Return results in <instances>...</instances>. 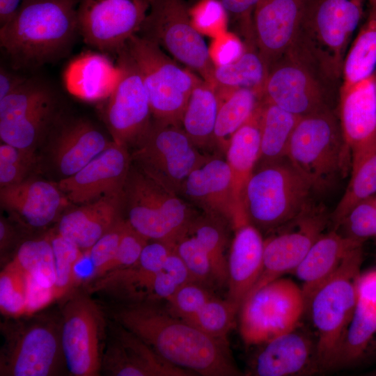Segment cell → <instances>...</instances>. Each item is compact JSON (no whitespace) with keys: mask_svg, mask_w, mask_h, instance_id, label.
Returning <instances> with one entry per match:
<instances>
[{"mask_svg":"<svg viewBox=\"0 0 376 376\" xmlns=\"http://www.w3.org/2000/svg\"><path fill=\"white\" fill-rule=\"evenodd\" d=\"M115 317L120 326L175 366L204 376L240 375L227 342L206 334L171 312L138 304L120 309Z\"/></svg>","mask_w":376,"mask_h":376,"instance_id":"6da1fadb","label":"cell"},{"mask_svg":"<svg viewBox=\"0 0 376 376\" xmlns=\"http://www.w3.org/2000/svg\"><path fill=\"white\" fill-rule=\"evenodd\" d=\"M80 0H24L0 28V46L15 70L33 69L69 53L79 32Z\"/></svg>","mask_w":376,"mask_h":376,"instance_id":"7a4b0ae2","label":"cell"},{"mask_svg":"<svg viewBox=\"0 0 376 376\" xmlns=\"http://www.w3.org/2000/svg\"><path fill=\"white\" fill-rule=\"evenodd\" d=\"M287 159L313 191L330 187L350 171L347 147L338 115L332 109L301 116L292 134Z\"/></svg>","mask_w":376,"mask_h":376,"instance_id":"3957f363","label":"cell"},{"mask_svg":"<svg viewBox=\"0 0 376 376\" xmlns=\"http://www.w3.org/2000/svg\"><path fill=\"white\" fill-rule=\"evenodd\" d=\"M366 0H306L292 47L342 81L343 62Z\"/></svg>","mask_w":376,"mask_h":376,"instance_id":"277c9868","label":"cell"},{"mask_svg":"<svg viewBox=\"0 0 376 376\" xmlns=\"http://www.w3.org/2000/svg\"><path fill=\"white\" fill-rule=\"evenodd\" d=\"M127 221L148 240L173 245L196 215L192 205L138 165H131L122 194Z\"/></svg>","mask_w":376,"mask_h":376,"instance_id":"5b68a950","label":"cell"},{"mask_svg":"<svg viewBox=\"0 0 376 376\" xmlns=\"http://www.w3.org/2000/svg\"><path fill=\"white\" fill-rule=\"evenodd\" d=\"M363 244L352 249L336 272L314 292L309 312L318 333L316 358L320 372L332 369L358 297L357 281L361 274Z\"/></svg>","mask_w":376,"mask_h":376,"instance_id":"8992f818","label":"cell"},{"mask_svg":"<svg viewBox=\"0 0 376 376\" xmlns=\"http://www.w3.org/2000/svg\"><path fill=\"white\" fill-rule=\"evenodd\" d=\"M246 186L243 205L249 221L259 230L274 231L310 204V184L287 158L260 163Z\"/></svg>","mask_w":376,"mask_h":376,"instance_id":"52a82bcc","label":"cell"},{"mask_svg":"<svg viewBox=\"0 0 376 376\" xmlns=\"http://www.w3.org/2000/svg\"><path fill=\"white\" fill-rule=\"evenodd\" d=\"M342 82L306 54L291 47L268 69L261 99L299 116L332 109Z\"/></svg>","mask_w":376,"mask_h":376,"instance_id":"ba28073f","label":"cell"},{"mask_svg":"<svg viewBox=\"0 0 376 376\" xmlns=\"http://www.w3.org/2000/svg\"><path fill=\"white\" fill-rule=\"evenodd\" d=\"M125 48L143 79L152 119L181 126L190 94L201 79L176 64L158 44L141 35L131 38Z\"/></svg>","mask_w":376,"mask_h":376,"instance_id":"9c48e42d","label":"cell"},{"mask_svg":"<svg viewBox=\"0 0 376 376\" xmlns=\"http://www.w3.org/2000/svg\"><path fill=\"white\" fill-rule=\"evenodd\" d=\"M240 310L243 341L249 345H262L295 329L306 304L299 285L278 278L251 292Z\"/></svg>","mask_w":376,"mask_h":376,"instance_id":"30bf717a","label":"cell"},{"mask_svg":"<svg viewBox=\"0 0 376 376\" xmlns=\"http://www.w3.org/2000/svg\"><path fill=\"white\" fill-rule=\"evenodd\" d=\"M134 146L132 161L178 194L187 176L209 157L180 125L154 119Z\"/></svg>","mask_w":376,"mask_h":376,"instance_id":"8fae6325","label":"cell"},{"mask_svg":"<svg viewBox=\"0 0 376 376\" xmlns=\"http://www.w3.org/2000/svg\"><path fill=\"white\" fill-rule=\"evenodd\" d=\"M141 35L165 49L178 61L212 84L215 64L182 0H150Z\"/></svg>","mask_w":376,"mask_h":376,"instance_id":"7c38bea8","label":"cell"},{"mask_svg":"<svg viewBox=\"0 0 376 376\" xmlns=\"http://www.w3.org/2000/svg\"><path fill=\"white\" fill-rule=\"evenodd\" d=\"M149 8L150 0H80L79 34L89 46L116 54L140 32Z\"/></svg>","mask_w":376,"mask_h":376,"instance_id":"4fadbf2b","label":"cell"},{"mask_svg":"<svg viewBox=\"0 0 376 376\" xmlns=\"http://www.w3.org/2000/svg\"><path fill=\"white\" fill-rule=\"evenodd\" d=\"M116 55L119 75L107 98L104 117L112 140L128 147L146 131L152 114L143 79L125 45Z\"/></svg>","mask_w":376,"mask_h":376,"instance_id":"5bb4252c","label":"cell"},{"mask_svg":"<svg viewBox=\"0 0 376 376\" xmlns=\"http://www.w3.org/2000/svg\"><path fill=\"white\" fill-rule=\"evenodd\" d=\"M64 362L61 324L50 320L22 326L8 338L1 351L0 375L50 376L58 373Z\"/></svg>","mask_w":376,"mask_h":376,"instance_id":"9a60e30c","label":"cell"},{"mask_svg":"<svg viewBox=\"0 0 376 376\" xmlns=\"http://www.w3.org/2000/svg\"><path fill=\"white\" fill-rule=\"evenodd\" d=\"M62 315L61 340L69 373L75 376L98 375L102 363L101 311L88 297L76 295L66 301Z\"/></svg>","mask_w":376,"mask_h":376,"instance_id":"2e32d148","label":"cell"},{"mask_svg":"<svg viewBox=\"0 0 376 376\" xmlns=\"http://www.w3.org/2000/svg\"><path fill=\"white\" fill-rule=\"evenodd\" d=\"M328 221L325 210L311 203L294 219L265 239L262 271L251 292L285 273H292L323 234Z\"/></svg>","mask_w":376,"mask_h":376,"instance_id":"e0dca14e","label":"cell"},{"mask_svg":"<svg viewBox=\"0 0 376 376\" xmlns=\"http://www.w3.org/2000/svg\"><path fill=\"white\" fill-rule=\"evenodd\" d=\"M180 195L203 212L224 219L233 230L249 222L235 203L230 167L219 156L210 155L193 170L182 183Z\"/></svg>","mask_w":376,"mask_h":376,"instance_id":"ac0fdd59","label":"cell"},{"mask_svg":"<svg viewBox=\"0 0 376 376\" xmlns=\"http://www.w3.org/2000/svg\"><path fill=\"white\" fill-rule=\"evenodd\" d=\"M131 162L127 147L113 141L79 171L60 180L57 185L68 201L77 204L120 196Z\"/></svg>","mask_w":376,"mask_h":376,"instance_id":"d6986e66","label":"cell"},{"mask_svg":"<svg viewBox=\"0 0 376 376\" xmlns=\"http://www.w3.org/2000/svg\"><path fill=\"white\" fill-rule=\"evenodd\" d=\"M306 0H258L253 13L257 49L269 67L295 42Z\"/></svg>","mask_w":376,"mask_h":376,"instance_id":"ffe728a7","label":"cell"},{"mask_svg":"<svg viewBox=\"0 0 376 376\" xmlns=\"http://www.w3.org/2000/svg\"><path fill=\"white\" fill-rule=\"evenodd\" d=\"M262 345L251 362L252 375L291 376L320 372L316 343L295 329Z\"/></svg>","mask_w":376,"mask_h":376,"instance_id":"44dd1931","label":"cell"},{"mask_svg":"<svg viewBox=\"0 0 376 376\" xmlns=\"http://www.w3.org/2000/svg\"><path fill=\"white\" fill-rule=\"evenodd\" d=\"M102 366L115 376H189L194 373L161 357L150 345L121 326L108 345Z\"/></svg>","mask_w":376,"mask_h":376,"instance_id":"7402d4cb","label":"cell"},{"mask_svg":"<svg viewBox=\"0 0 376 376\" xmlns=\"http://www.w3.org/2000/svg\"><path fill=\"white\" fill-rule=\"evenodd\" d=\"M1 205L34 228L44 227L68 201L57 183L28 180L0 189Z\"/></svg>","mask_w":376,"mask_h":376,"instance_id":"603a6c76","label":"cell"},{"mask_svg":"<svg viewBox=\"0 0 376 376\" xmlns=\"http://www.w3.org/2000/svg\"><path fill=\"white\" fill-rule=\"evenodd\" d=\"M228 255V298L240 309L262 271L264 239L250 222L234 230Z\"/></svg>","mask_w":376,"mask_h":376,"instance_id":"cb8c5ba5","label":"cell"},{"mask_svg":"<svg viewBox=\"0 0 376 376\" xmlns=\"http://www.w3.org/2000/svg\"><path fill=\"white\" fill-rule=\"evenodd\" d=\"M338 115L345 144L351 153L376 136L375 75L340 88Z\"/></svg>","mask_w":376,"mask_h":376,"instance_id":"d4e9b609","label":"cell"},{"mask_svg":"<svg viewBox=\"0 0 376 376\" xmlns=\"http://www.w3.org/2000/svg\"><path fill=\"white\" fill-rule=\"evenodd\" d=\"M113 143L91 122L73 120L63 124L56 134L52 149L53 162L63 178L70 176Z\"/></svg>","mask_w":376,"mask_h":376,"instance_id":"484cf974","label":"cell"},{"mask_svg":"<svg viewBox=\"0 0 376 376\" xmlns=\"http://www.w3.org/2000/svg\"><path fill=\"white\" fill-rule=\"evenodd\" d=\"M363 244L334 229L323 233L314 242L292 272L302 282L306 311L314 292L336 272L347 254Z\"/></svg>","mask_w":376,"mask_h":376,"instance_id":"4316f807","label":"cell"},{"mask_svg":"<svg viewBox=\"0 0 376 376\" xmlns=\"http://www.w3.org/2000/svg\"><path fill=\"white\" fill-rule=\"evenodd\" d=\"M121 207L122 195L82 204L62 216L58 233L86 251L121 218Z\"/></svg>","mask_w":376,"mask_h":376,"instance_id":"83f0119b","label":"cell"},{"mask_svg":"<svg viewBox=\"0 0 376 376\" xmlns=\"http://www.w3.org/2000/svg\"><path fill=\"white\" fill-rule=\"evenodd\" d=\"M259 106L260 103L252 116L233 135L225 152L232 174L235 203L246 217L244 193L258 164L260 151Z\"/></svg>","mask_w":376,"mask_h":376,"instance_id":"f1b7e54d","label":"cell"},{"mask_svg":"<svg viewBox=\"0 0 376 376\" xmlns=\"http://www.w3.org/2000/svg\"><path fill=\"white\" fill-rule=\"evenodd\" d=\"M119 75L104 55L88 54L76 59L68 68L65 80L69 91L80 98L98 100L107 98Z\"/></svg>","mask_w":376,"mask_h":376,"instance_id":"f546056e","label":"cell"},{"mask_svg":"<svg viewBox=\"0 0 376 376\" xmlns=\"http://www.w3.org/2000/svg\"><path fill=\"white\" fill-rule=\"evenodd\" d=\"M219 107L215 86L200 79L190 94L181 120L182 128L199 149L214 145Z\"/></svg>","mask_w":376,"mask_h":376,"instance_id":"4dcf8cb0","label":"cell"},{"mask_svg":"<svg viewBox=\"0 0 376 376\" xmlns=\"http://www.w3.org/2000/svg\"><path fill=\"white\" fill-rule=\"evenodd\" d=\"M376 193V136L351 153L350 180L331 215L334 230L358 202Z\"/></svg>","mask_w":376,"mask_h":376,"instance_id":"1f68e13d","label":"cell"},{"mask_svg":"<svg viewBox=\"0 0 376 376\" xmlns=\"http://www.w3.org/2000/svg\"><path fill=\"white\" fill-rule=\"evenodd\" d=\"M217 93L219 107L214 132V145L225 154L233 135L255 112L260 96L256 91L246 88Z\"/></svg>","mask_w":376,"mask_h":376,"instance_id":"d6a6232c","label":"cell"},{"mask_svg":"<svg viewBox=\"0 0 376 376\" xmlns=\"http://www.w3.org/2000/svg\"><path fill=\"white\" fill-rule=\"evenodd\" d=\"M259 107L260 151L258 163L285 159L292 134L301 116L263 100Z\"/></svg>","mask_w":376,"mask_h":376,"instance_id":"836d02e7","label":"cell"},{"mask_svg":"<svg viewBox=\"0 0 376 376\" xmlns=\"http://www.w3.org/2000/svg\"><path fill=\"white\" fill-rule=\"evenodd\" d=\"M268 69L257 47H244L235 60L215 65L212 84L218 92L239 88L253 89L261 99Z\"/></svg>","mask_w":376,"mask_h":376,"instance_id":"e575fe53","label":"cell"},{"mask_svg":"<svg viewBox=\"0 0 376 376\" xmlns=\"http://www.w3.org/2000/svg\"><path fill=\"white\" fill-rule=\"evenodd\" d=\"M366 19L346 54L341 87L352 86L374 75L376 68V1L369 2Z\"/></svg>","mask_w":376,"mask_h":376,"instance_id":"d590c367","label":"cell"},{"mask_svg":"<svg viewBox=\"0 0 376 376\" xmlns=\"http://www.w3.org/2000/svg\"><path fill=\"white\" fill-rule=\"evenodd\" d=\"M227 225L230 226L224 219L203 212L196 214L187 227L207 253L212 279L221 285L228 281Z\"/></svg>","mask_w":376,"mask_h":376,"instance_id":"8d00e7d4","label":"cell"},{"mask_svg":"<svg viewBox=\"0 0 376 376\" xmlns=\"http://www.w3.org/2000/svg\"><path fill=\"white\" fill-rule=\"evenodd\" d=\"M376 334V309L358 299L338 350L333 368L352 365L366 355Z\"/></svg>","mask_w":376,"mask_h":376,"instance_id":"74e56055","label":"cell"},{"mask_svg":"<svg viewBox=\"0 0 376 376\" xmlns=\"http://www.w3.org/2000/svg\"><path fill=\"white\" fill-rule=\"evenodd\" d=\"M54 111L53 100L21 118L0 121L1 140L20 149L31 150L50 125Z\"/></svg>","mask_w":376,"mask_h":376,"instance_id":"f35d334b","label":"cell"},{"mask_svg":"<svg viewBox=\"0 0 376 376\" xmlns=\"http://www.w3.org/2000/svg\"><path fill=\"white\" fill-rule=\"evenodd\" d=\"M13 260L39 285L54 290L56 272L49 238L24 242Z\"/></svg>","mask_w":376,"mask_h":376,"instance_id":"ab89813d","label":"cell"},{"mask_svg":"<svg viewBox=\"0 0 376 376\" xmlns=\"http://www.w3.org/2000/svg\"><path fill=\"white\" fill-rule=\"evenodd\" d=\"M52 93L41 81L27 79L0 100V121L21 118L52 102Z\"/></svg>","mask_w":376,"mask_h":376,"instance_id":"60d3db41","label":"cell"},{"mask_svg":"<svg viewBox=\"0 0 376 376\" xmlns=\"http://www.w3.org/2000/svg\"><path fill=\"white\" fill-rule=\"evenodd\" d=\"M29 277L15 260L0 274V309L1 313L19 317L28 314Z\"/></svg>","mask_w":376,"mask_h":376,"instance_id":"b9f144b4","label":"cell"},{"mask_svg":"<svg viewBox=\"0 0 376 376\" xmlns=\"http://www.w3.org/2000/svg\"><path fill=\"white\" fill-rule=\"evenodd\" d=\"M240 308L228 299H209L191 318L185 320L206 334L223 341L230 330Z\"/></svg>","mask_w":376,"mask_h":376,"instance_id":"7bdbcfd3","label":"cell"},{"mask_svg":"<svg viewBox=\"0 0 376 376\" xmlns=\"http://www.w3.org/2000/svg\"><path fill=\"white\" fill-rule=\"evenodd\" d=\"M55 258L56 280L54 288L55 299L63 297L75 284L76 267L84 256L81 250L73 242L58 233L50 237Z\"/></svg>","mask_w":376,"mask_h":376,"instance_id":"ee69618b","label":"cell"},{"mask_svg":"<svg viewBox=\"0 0 376 376\" xmlns=\"http://www.w3.org/2000/svg\"><path fill=\"white\" fill-rule=\"evenodd\" d=\"M338 229L345 237L362 242L376 238V193L354 205Z\"/></svg>","mask_w":376,"mask_h":376,"instance_id":"f6af8a7d","label":"cell"},{"mask_svg":"<svg viewBox=\"0 0 376 376\" xmlns=\"http://www.w3.org/2000/svg\"><path fill=\"white\" fill-rule=\"evenodd\" d=\"M173 248L194 282L203 283L212 278V265L207 253L187 228L175 240Z\"/></svg>","mask_w":376,"mask_h":376,"instance_id":"bcb514c9","label":"cell"},{"mask_svg":"<svg viewBox=\"0 0 376 376\" xmlns=\"http://www.w3.org/2000/svg\"><path fill=\"white\" fill-rule=\"evenodd\" d=\"M191 281H193L185 265L173 248L161 269L155 275L149 296L167 300L181 286Z\"/></svg>","mask_w":376,"mask_h":376,"instance_id":"7dc6e473","label":"cell"},{"mask_svg":"<svg viewBox=\"0 0 376 376\" xmlns=\"http://www.w3.org/2000/svg\"><path fill=\"white\" fill-rule=\"evenodd\" d=\"M34 162L35 155L31 150L20 149L5 143L1 144V187L25 180V177Z\"/></svg>","mask_w":376,"mask_h":376,"instance_id":"c3c4849f","label":"cell"},{"mask_svg":"<svg viewBox=\"0 0 376 376\" xmlns=\"http://www.w3.org/2000/svg\"><path fill=\"white\" fill-rule=\"evenodd\" d=\"M148 240L137 232L127 221L118 251L113 260L97 273L95 278L134 265L148 243Z\"/></svg>","mask_w":376,"mask_h":376,"instance_id":"681fc988","label":"cell"},{"mask_svg":"<svg viewBox=\"0 0 376 376\" xmlns=\"http://www.w3.org/2000/svg\"><path fill=\"white\" fill-rule=\"evenodd\" d=\"M198 283L194 281L185 283L167 299L172 314L187 320L212 297L207 290Z\"/></svg>","mask_w":376,"mask_h":376,"instance_id":"f907efd6","label":"cell"},{"mask_svg":"<svg viewBox=\"0 0 376 376\" xmlns=\"http://www.w3.org/2000/svg\"><path fill=\"white\" fill-rule=\"evenodd\" d=\"M127 226V219L120 218L90 249L85 251L93 267V278L116 256Z\"/></svg>","mask_w":376,"mask_h":376,"instance_id":"816d5d0a","label":"cell"},{"mask_svg":"<svg viewBox=\"0 0 376 376\" xmlns=\"http://www.w3.org/2000/svg\"><path fill=\"white\" fill-rule=\"evenodd\" d=\"M258 0H219L223 9L253 31V13Z\"/></svg>","mask_w":376,"mask_h":376,"instance_id":"f5cc1de1","label":"cell"},{"mask_svg":"<svg viewBox=\"0 0 376 376\" xmlns=\"http://www.w3.org/2000/svg\"><path fill=\"white\" fill-rule=\"evenodd\" d=\"M358 299L376 309V269L360 274L357 281Z\"/></svg>","mask_w":376,"mask_h":376,"instance_id":"db71d44e","label":"cell"},{"mask_svg":"<svg viewBox=\"0 0 376 376\" xmlns=\"http://www.w3.org/2000/svg\"><path fill=\"white\" fill-rule=\"evenodd\" d=\"M27 78L15 74L3 67L0 70V100L10 94L23 84Z\"/></svg>","mask_w":376,"mask_h":376,"instance_id":"11a10c76","label":"cell"},{"mask_svg":"<svg viewBox=\"0 0 376 376\" xmlns=\"http://www.w3.org/2000/svg\"><path fill=\"white\" fill-rule=\"evenodd\" d=\"M24 0H0V25L9 22L17 13Z\"/></svg>","mask_w":376,"mask_h":376,"instance_id":"9f6ffc18","label":"cell"},{"mask_svg":"<svg viewBox=\"0 0 376 376\" xmlns=\"http://www.w3.org/2000/svg\"><path fill=\"white\" fill-rule=\"evenodd\" d=\"M14 232L10 224L2 217L0 220V251L2 256L13 240Z\"/></svg>","mask_w":376,"mask_h":376,"instance_id":"6f0895ef","label":"cell"},{"mask_svg":"<svg viewBox=\"0 0 376 376\" xmlns=\"http://www.w3.org/2000/svg\"><path fill=\"white\" fill-rule=\"evenodd\" d=\"M368 352L369 354H373L376 357V338L372 340L367 352ZM366 352V353H367Z\"/></svg>","mask_w":376,"mask_h":376,"instance_id":"680465c9","label":"cell"},{"mask_svg":"<svg viewBox=\"0 0 376 376\" xmlns=\"http://www.w3.org/2000/svg\"><path fill=\"white\" fill-rule=\"evenodd\" d=\"M373 375H376V371H374L373 373H372Z\"/></svg>","mask_w":376,"mask_h":376,"instance_id":"91938a15","label":"cell"},{"mask_svg":"<svg viewBox=\"0 0 376 376\" xmlns=\"http://www.w3.org/2000/svg\"><path fill=\"white\" fill-rule=\"evenodd\" d=\"M375 245H376V238H375Z\"/></svg>","mask_w":376,"mask_h":376,"instance_id":"94428289","label":"cell"}]
</instances>
